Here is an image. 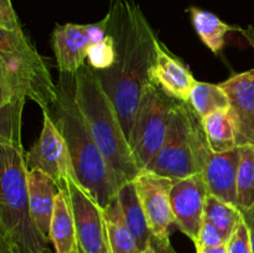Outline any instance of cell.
Listing matches in <instances>:
<instances>
[{"mask_svg": "<svg viewBox=\"0 0 254 253\" xmlns=\"http://www.w3.org/2000/svg\"><path fill=\"white\" fill-rule=\"evenodd\" d=\"M254 205V145L240 146L237 207L241 212Z\"/></svg>", "mask_w": 254, "mask_h": 253, "instance_id": "obj_25", "label": "cell"}, {"mask_svg": "<svg viewBox=\"0 0 254 253\" xmlns=\"http://www.w3.org/2000/svg\"><path fill=\"white\" fill-rule=\"evenodd\" d=\"M175 102L154 83L144 93L129 136V145L140 171L148 168L163 146Z\"/></svg>", "mask_w": 254, "mask_h": 253, "instance_id": "obj_7", "label": "cell"}, {"mask_svg": "<svg viewBox=\"0 0 254 253\" xmlns=\"http://www.w3.org/2000/svg\"><path fill=\"white\" fill-rule=\"evenodd\" d=\"M151 81L166 96L184 103H189L191 92L197 83L190 69L175 55L171 54L160 40L156 44V57L151 69Z\"/></svg>", "mask_w": 254, "mask_h": 253, "instance_id": "obj_15", "label": "cell"}, {"mask_svg": "<svg viewBox=\"0 0 254 253\" xmlns=\"http://www.w3.org/2000/svg\"><path fill=\"white\" fill-rule=\"evenodd\" d=\"M133 183L153 235L154 250L156 253H175L169 238L171 225H175L170 202L174 181L149 170H141Z\"/></svg>", "mask_w": 254, "mask_h": 253, "instance_id": "obj_8", "label": "cell"}, {"mask_svg": "<svg viewBox=\"0 0 254 253\" xmlns=\"http://www.w3.org/2000/svg\"><path fill=\"white\" fill-rule=\"evenodd\" d=\"M88 64L94 71H106L116 62V47L111 35L98 44L91 45L88 50Z\"/></svg>", "mask_w": 254, "mask_h": 253, "instance_id": "obj_26", "label": "cell"}, {"mask_svg": "<svg viewBox=\"0 0 254 253\" xmlns=\"http://www.w3.org/2000/svg\"><path fill=\"white\" fill-rule=\"evenodd\" d=\"M189 104L192 107V109L200 118H203L213 112L230 109L227 93L220 84L198 81L191 92Z\"/></svg>", "mask_w": 254, "mask_h": 253, "instance_id": "obj_23", "label": "cell"}, {"mask_svg": "<svg viewBox=\"0 0 254 253\" xmlns=\"http://www.w3.org/2000/svg\"><path fill=\"white\" fill-rule=\"evenodd\" d=\"M202 136L200 117L190 104L176 101L163 146L145 170L173 181L200 173L197 150Z\"/></svg>", "mask_w": 254, "mask_h": 253, "instance_id": "obj_5", "label": "cell"}, {"mask_svg": "<svg viewBox=\"0 0 254 253\" xmlns=\"http://www.w3.org/2000/svg\"><path fill=\"white\" fill-rule=\"evenodd\" d=\"M143 253H156V251L154 250V247H153V246H150V247H149V248H146V250L144 251Z\"/></svg>", "mask_w": 254, "mask_h": 253, "instance_id": "obj_35", "label": "cell"}, {"mask_svg": "<svg viewBox=\"0 0 254 253\" xmlns=\"http://www.w3.org/2000/svg\"><path fill=\"white\" fill-rule=\"evenodd\" d=\"M242 217L247 225L251 236V245H252V253H254V205L248 210L243 211Z\"/></svg>", "mask_w": 254, "mask_h": 253, "instance_id": "obj_31", "label": "cell"}, {"mask_svg": "<svg viewBox=\"0 0 254 253\" xmlns=\"http://www.w3.org/2000/svg\"><path fill=\"white\" fill-rule=\"evenodd\" d=\"M226 248H227V253H252L250 231L243 217L238 222L231 237L228 238Z\"/></svg>", "mask_w": 254, "mask_h": 253, "instance_id": "obj_27", "label": "cell"}, {"mask_svg": "<svg viewBox=\"0 0 254 253\" xmlns=\"http://www.w3.org/2000/svg\"><path fill=\"white\" fill-rule=\"evenodd\" d=\"M50 242L54 245L55 253H76L79 250L73 215L64 190H59L55 198Z\"/></svg>", "mask_w": 254, "mask_h": 253, "instance_id": "obj_19", "label": "cell"}, {"mask_svg": "<svg viewBox=\"0 0 254 253\" xmlns=\"http://www.w3.org/2000/svg\"><path fill=\"white\" fill-rule=\"evenodd\" d=\"M46 112L64 136L72 170L79 185L106 210L122 188L116 173L97 145L74 98V77L60 73L56 98Z\"/></svg>", "mask_w": 254, "mask_h": 253, "instance_id": "obj_2", "label": "cell"}, {"mask_svg": "<svg viewBox=\"0 0 254 253\" xmlns=\"http://www.w3.org/2000/svg\"><path fill=\"white\" fill-rule=\"evenodd\" d=\"M230 101L237 146L254 145V68L220 83Z\"/></svg>", "mask_w": 254, "mask_h": 253, "instance_id": "obj_14", "label": "cell"}, {"mask_svg": "<svg viewBox=\"0 0 254 253\" xmlns=\"http://www.w3.org/2000/svg\"><path fill=\"white\" fill-rule=\"evenodd\" d=\"M109 253H141L124 220L118 198L104 210Z\"/></svg>", "mask_w": 254, "mask_h": 253, "instance_id": "obj_21", "label": "cell"}, {"mask_svg": "<svg viewBox=\"0 0 254 253\" xmlns=\"http://www.w3.org/2000/svg\"><path fill=\"white\" fill-rule=\"evenodd\" d=\"M237 30L243 35V37L247 40V42L250 44V46L254 50V27L248 26L247 29H238L237 27Z\"/></svg>", "mask_w": 254, "mask_h": 253, "instance_id": "obj_33", "label": "cell"}, {"mask_svg": "<svg viewBox=\"0 0 254 253\" xmlns=\"http://www.w3.org/2000/svg\"><path fill=\"white\" fill-rule=\"evenodd\" d=\"M29 88L0 59V141L22 148V111Z\"/></svg>", "mask_w": 254, "mask_h": 253, "instance_id": "obj_13", "label": "cell"}, {"mask_svg": "<svg viewBox=\"0 0 254 253\" xmlns=\"http://www.w3.org/2000/svg\"><path fill=\"white\" fill-rule=\"evenodd\" d=\"M73 77L74 98L97 145L122 186L128 181H133L140 170L134 160L118 113L102 87L96 71L84 63Z\"/></svg>", "mask_w": 254, "mask_h": 253, "instance_id": "obj_3", "label": "cell"}, {"mask_svg": "<svg viewBox=\"0 0 254 253\" xmlns=\"http://www.w3.org/2000/svg\"><path fill=\"white\" fill-rule=\"evenodd\" d=\"M203 218L213 223L222 232L225 240L228 241L237 227L238 222L242 220V212L237 206L208 193L206 197Z\"/></svg>", "mask_w": 254, "mask_h": 253, "instance_id": "obj_24", "label": "cell"}, {"mask_svg": "<svg viewBox=\"0 0 254 253\" xmlns=\"http://www.w3.org/2000/svg\"><path fill=\"white\" fill-rule=\"evenodd\" d=\"M117 198L122 207L127 226L133 235L139 250L143 253L146 248L153 246L154 238L149 230L148 221H146L145 213H144L140 201L136 195L133 181H128L119 189Z\"/></svg>", "mask_w": 254, "mask_h": 253, "instance_id": "obj_18", "label": "cell"}, {"mask_svg": "<svg viewBox=\"0 0 254 253\" xmlns=\"http://www.w3.org/2000/svg\"><path fill=\"white\" fill-rule=\"evenodd\" d=\"M196 253H227L226 243L218 247H210V248H197Z\"/></svg>", "mask_w": 254, "mask_h": 253, "instance_id": "obj_34", "label": "cell"}, {"mask_svg": "<svg viewBox=\"0 0 254 253\" xmlns=\"http://www.w3.org/2000/svg\"><path fill=\"white\" fill-rule=\"evenodd\" d=\"M189 12L197 35L213 54H218L223 49L227 32L237 30V27L230 26L215 14L206 10L191 6Z\"/></svg>", "mask_w": 254, "mask_h": 253, "instance_id": "obj_22", "label": "cell"}, {"mask_svg": "<svg viewBox=\"0 0 254 253\" xmlns=\"http://www.w3.org/2000/svg\"><path fill=\"white\" fill-rule=\"evenodd\" d=\"M0 253H19L1 226H0Z\"/></svg>", "mask_w": 254, "mask_h": 253, "instance_id": "obj_32", "label": "cell"}, {"mask_svg": "<svg viewBox=\"0 0 254 253\" xmlns=\"http://www.w3.org/2000/svg\"><path fill=\"white\" fill-rule=\"evenodd\" d=\"M60 190L66 191L68 197L79 250L83 253H109L104 211L79 185L73 170Z\"/></svg>", "mask_w": 254, "mask_h": 253, "instance_id": "obj_9", "label": "cell"}, {"mask_svg": "<svg viewBox=\"0 0 254 253\" xmlns=\"http://www.w3.org/2000/svg\"><path fill=\"white\" fill-rule=\"evenodd\" d=\"M76 253H83V252H82V251L81 250H78V251H77V252Z\"/></svg>", "mask_w": 254, "mask_h": 253, "instance_id": "obj_36", "label": "cell"}, {"mask_svg": "<svg viewBox=\"0 0 254 253\" xmlns=\"http://www.w3.org/2000/svg\"><path fill=\"white\" fill-rule=\"evenodd\" d=\"M44 113L42 130L36 143L25 154V163L27 170H40L52 178L62 189L67 175L72 170L68 150L64 136L56 128L51 117Z\"/></svg>", "mask_w": 254, "mask_h": 253, "instance_id": "obj_10", "label": "cell"}, {"mask_svg": "<svg viewBox=\"0 0 254 253\" xmlns=\"http://www.w3.org/2000/svg\"><path fill=\"white\" fill-rule=\"evenodd\" d=\"M0 226L19 253H52L31 217L24 149L0 141Z\"/></svg>", "mask_w": 254, "mask_h": 253, "instance_id": "obj_4", "label": "cell"}, {"mask_svg": "<svg viewBox=\"0 0 254 253\" xmlns=\"http://www.w3.org/2000/svg\"><path fill=\"white\" fill-rule=\"evenodd\" d=\"M86 34L88 36L91 45L98 44L103 41L108 36V16H104L101 21L94 22V24H86L84 25Z\"/></svg>", "mask_w": 254, "mask_h": 253, "instance_id": "obj_30", "label": "cell"}, {"mask_svg": "<svg viewBox=\"0 0 254 253\" xmlns=\"http://www.w3.org/2000/svg\"><path fill=\"white\" fill-rule=\"evenodd\" d=\"M201 126L208 148L215 153H225L237 148L236 128L230 109L213 112L201 118Z\"/></svg>", "mask_w": 254, "mask_h": 253, "instance_id": "obj_20", "label": "cell"}, {"mask_svg": "<svg viewBox=\"0 0 254 253\" xmlns=\"http://www.w3.org/2000/svg\"><path fill=\"white\" fill-rule=\"evenodd\" d=\"M59 186L47 174L40 170H27V191L31 217L37 230L50 241V227Z\"/></svg>", "mask_w": 254, "mask_h": 253, "instance_id": "obj_17", "label": "cell"}, {"mask_svg": "<svg viewBox=\"0 0 254 253\" xmlns=\"http://www.w3.org/2000/svg\"><path fill=\"white\" fill-rule=\"evenodd\" d=\"M198 166L207 185L208 193L237 206V175L240 146L225 153H215L206 141L205 134L198 144Z\"/></svg>", "mask_w": 254, "mask_h": 253, "instance_id": "obj_11", "label": "cell"}, {"mask_svg": "<svg viewBox=\"0 0 254 253\" xmlns=\"http://www.w3.org/2000/svg\"><path fill=\"white\" fill-rule=\"evenodd\" d=\"M0 59L24 81L30 99L47 111L56 98V83L50 72L49 62L39 54L24 31L0 26Z\"/></svg>", "mask_w": 254, "mask_h": 253, "instance_id": "obj_6", "label": "cell"}, {"mask_svg": "<svg viewBox=\"0 0 254 253\" xmlns=\"http://www.w3.org/2000/svg\"><path fill=\"white\" fill-rule=\"evenodd\" d=\"M0 26L14 31H22L11 0H0Z\"/></svg>", "mask_w": 254, "mask_h": 253, "instance_id": "obj_29", "label": "cell"}, {"mask_svg": "<svg viewBox=\"0 0 254 253\" xmlns=\"http://www.w3.org/2000/svg\"><path fill=\"white\" fill-rule=\"evenodd\" d=\"M51 46L60 73L74 74L86 63L91 41L84 25H56L51 34Z\"/></svg>", "mask_w": 254, "mask_h": 253, "instance_id": "obj_16", "label": "cell"}, {"mask_svg": "<svg viewBox=\"0 0 254 253\" xmlns=\"http://www.w3.org/2000/svg\"><path fill=\"white\" fill-rule=\"evenodd\" d=\"M108 34L113 37L116 62L106 71H96L102 87L118 113L127 138L151 81L159 39L140 6L131 0H112Z\"/></svg>", "mask_w": 254, "mask_h": 253, "instance_id": "obj_1", "label": "cell"}, {"mask_svg": "<svg viewBox=\"0 0 254 253\" xmlns=\"http://www.w3.org/2000/svg\"><path fill=\"white\" fill-rule=\"evenodd\" d=\"M207 195V185L201 173L174 181L171 186L170 202L175 225L193 242L202 225Z\"/></svg>", "mask_w": 254, "mask_h": 253, "instance_id": "obj_12", "label": "cell"}, {"mask_svg": "<svg viewBox=\"0 0 254 253\" xmlns=\"http://www.w3.org/2000/svg\"><path fill=\"white\" fill-rule=\"evenodd\" d=\"M193 243H195V247L197 250V248L218 247V246H222L225 243H227V241L223 237L222 232L213 223H211L210 221L203 218L200 232H198L197 236V240Z\"/></svg>", "mask_w": 254, "mask_h": 253, "instance_id": "obj_28", "label": "cell"}]
</instances>
